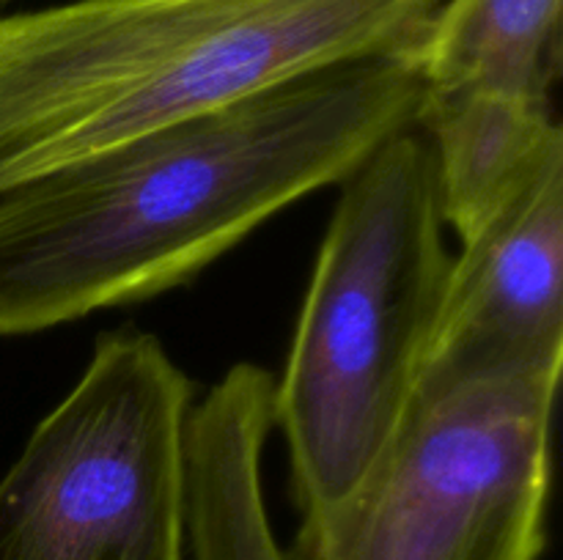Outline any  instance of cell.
<instances>
[{
    "instance_id": "3",
    "label": "cell",
    "mask_w": 563,
    "mask_h": 560,
    "mask_svg": "<svg viewBox=\"0 0 563 560\" xmlns=\"http://www.w3.org/2000/svg\"><path fill=\"white\" fill-rule=\"evenodd\" d=\"M443 228L438 163L418 124L341 181L275 382L302 511L344 497L405 417L454 264Z\"/></svg>"
},
{
    "instance_id": "8",
    "label": "cell",
    "mask_w": 563,
    "mask_h": 560,
    "mask_svg": "<svg viewBox=\"0 0 563 560\" xmlns=\"http://www.w3.org/2000/svg\"><path fill=\"white\" fill-rule=\"evenodd\" d=\"M416 124L432 143L443 220L460 242L563 159L553 104L493 93H427Z\"/></svg>"
},
{
    "instance_id": "5",
    "label": "cell",
    "mask_w": 563,
    "mask_h": 560,
    "mask_svg": "<svg viewBox=\"0 0 563 560\" xmlns=\"http://www.w3.org/2000/svg\"><path fill=\"white\" fill-rule=\"evenodd\" d=\"M559 384L410 399L361 481L302 511L284 560H539Z\"/></svg>"
},
{
    "instance_id": "1",
    "label": "cell",
    "mask_w": 563,
    "mask_h": 560,
    "mask_svg": "<svg viewBox=\"0 0 563 560\" xmlns=\"http://www.w3.org/2000/svg\"><path fill=\"white\" fill-rule=\"evenodd\" d=\"M416 53L291 77L0 190V335L148 300L416 124Z\"/></svg>"
},
{
    "instance_id": "7",
    "label": "cell",
    "mask_w": 563,
    "mask_h": 560,
    "mask_svg": "<svg viewBox=\"0 0 563 560\" xmlns=\"http://www.w3.org/2000/svg\"><path fill=\"white\" fill-rule=\"evenodd\" d=\"M275 428V377L240 362L192 404L187 426L190 560H284L262 492L264 443Z\"/></svg>"
},
{
    "instance_id": "9",
    "label": "cell",
    "mask_w": 563,
    "mask_h": 560,
    "mask_svg": "<svg viewBox=\"0 0 563 560\" xmlns=\"http://www.w3.org/2000/svg\"><path fill=\"white\" fill-rule=\"evenodd\" d=\"M563 0H451L416 49L427 93L553 104Z\"/></svg>"
},
{
    "instance_id": "6",
    "label": "cell",
    "mask_w": 563,
    "mask_h": 560,
    "mask_svg": "<svg viewBox=\"0 0 563 560\" xmlns=\"http://www.w3.org/2000/svg\"><path fill=\"white\" fill-rule=\"evenodd\" d=\"M563 366V159L462 242L412 399L476 384H559Z\"/></svg>"
},
{
    "instance_id": "2",
    "label": "cell",
    "mask_w": 563,
    "mask_h": 560,
    "mask_svg": "<svg viewBox=\"0 0 563 560\" xmlns=\"http://www.w3.org/2000/svg\"><path fill=\"white\" fill-rule=\"evenodd\" d=\"M443 0H71L0 16V190L291 77L416 53Z\"/></svg>"
},
{
    "instance_id": "10",
    "label": "cell",
    "mask_w": 563,
    "mask_h": 560,
    "mask_svg": "<svg viewBox=\"0 0 563 560\" xmlns=\"http://www.w3.org/2000/svg\"><path fill=\"white\" fill-rule=\"evenodd\" d=\"M5 3H11V0H0V5H5Z\"/></svg>"
},
{
    "instance_id": "4",
    "label": "cell",
    "mask_w": 563,
    "mask_h": 560,
    "mask_svg": "<svg viewBox=\"0 0 563 560\" xmlns=\"http://www.w3.org/2000/svg\"><path fill=\"white\" fill-rule=\"evenodd\" d=\"M192 382L124 327L0 478V560H185Z\"/></svg>"
}]
</instances>
